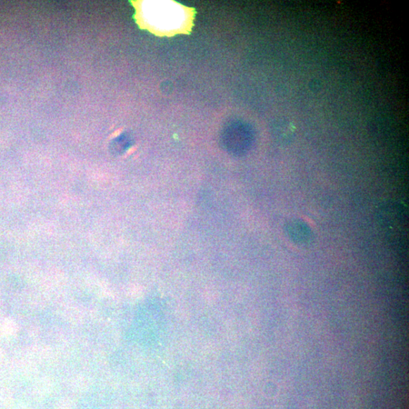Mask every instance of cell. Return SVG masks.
I'll use <instances>...</instances> for the list:
<instances>
[{
    "label": "cell",
    "instance_id": "cell-1",
    "mask_svg": "<svg viewBox=\"0 0 409 409\" xmlns=\"http://www.w3.org/2000/svg\"><path fill=\"white\" fill-rule=\"evenodd\" d=\"M137 23L161 37L189 34L192 31L195 9L175 1L134 2Z\"/></svg>",
    "mask_w": 409,
    "mask_h": 409
},
{
    "label": "cell",
    "instance_id": "cell-2",
    "mask_svg": "<svg viewBox=\"0 0 409 409\" xmlns=\"http://www.w3.org/2000/svg\"><path fill=\"white\" fill-rule=\"evenodd\" d=\"M382 227L392 239H401L406 234V217L401 206L386 205L382 208L380 215Z\"/></svg>",
    "mask_w": 409,
    "mask_h": 409
}]
</instances>
